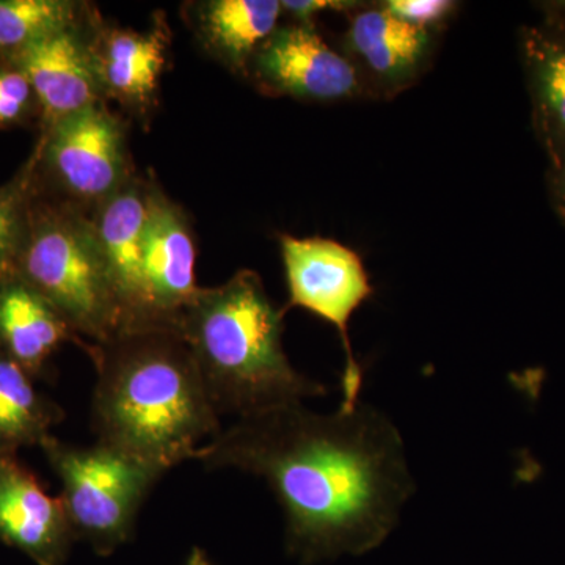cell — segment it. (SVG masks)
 <instances>
[{
  "label": "cell",
  "mask_w": 565,
  "mask_h": 565,
  "mask_svg": "<svg viewBox=\"0 0 565 565\" xmlns=\"http://www.w3.org/2000/svg\"><path fill=\"white\" fill-rule=\"evenodd\" d=\"M195 460L264 479L285 514L289 550L308 563L377 548L416 489L403 435L362 403L332 415L296 403L237 418Z\"/></svg>",
  "instance_id": "6da1fadb"
},
{
  "label": "cell",
  "mask_w": 565,
  "mask_h": 565,
  "mask_svg": "<svg viewBox=\"0 0 565 565\" xmlns=\"http://www.w3.org/2000/svg\"><path fill=\"white\" fill-rule=\"evenodd\" d=\"M88 355L98 375L92 405L96 444L163 475L195 460L221 434V416L180 330H121L92 345Z\"/></svg>",
  "instance_id": "7a4b0ae2"
},
{
  "label": "cell",
  "mask_w": 565,
  "mask_h": 565,
  "mask_svg": "<svg viewBox=\"0 0 565 565\" xmlns=\"http://www.w3.org/2000/svg\"><path fill=\"white\" fill-rule=\"evenodd\" d=\"M258 274L239 270L200 288L177 329L191 349L215 412L237 418L322 396L326 386L294 370L282 349V321Z\"/></svg>",
  "instance_id": "3957f363"
},
{
  "label": "cell",
  "mask_w": 565,
  "mask_h": 565,
  "mask_svg": "<svg viewBox=\"0 0 565 565\" xmlns=\"http://www.w3.org/2000/svg\"><path fill=\"white\" fill-rule=\"evenodd\" d=\"M21 273L77 338L99 345L125 330L90 212L71 206L41 218L22 252Z\"/></svg>",
  "instance_id": "277c9868"
},
{
  "label": "cell",
  "mask_w": 565,
  "mask_h": 565,
  "mask_svg": "<svg viewBox=\"0 0 565 565\" xmlns=\"http://www.w3.org/2000/svg\"><path fill=\"white\" fill-rule=\"evenodd\" d=\"M41 446L61 478L74 534L87 539L99 553L125 544L141 503L162 475L109 446L81 448L51 435Z\"/></svg>",
  "instance_id": "5b68a950"
},
{
  "label": "cell",
  "mask_w": 565,
  "mask_h": 565,
  "mask_svg": "<svg viewBox=\"0 0 565 565\" xmlns=\"http://www.w3.org/2000/svg\"><path fill=\"white\" fill-rule=\"evenodd\" d=\"M280 245L289 291V303L282 310L303 308L337 329L345 359L340 408L351 411L360 403L363 371L353 355L349 322L374 292L362 258L352 248L323 237L297 239L281 234Z\"/></svg>",
  "instance_id": "8992f818"
},
{
  "label": "cell",
  "mask_w": 565,
  "mask_h": 565,
  "mask_svg": "<svg viewBox=\"0 0 565 565\" xmlns=\"http://www.w3.org/2000/svg\"><path fill=\"white\" fill-rule=\"evenodd\" d=\"M46 158L77 207L92 212L132 177L121 121L98 102L50 126Z\"/></svg>",
  "instance_id": "52a82bcc"
},
{
  "label": "cell",
  "mask_w": 565,
  "mask_h": 565,
  "mask_svg": "<svg viewBox=\"0 0 565 565\" xmlns=\"http://www.w3.org/2000/svg\"><path fill=\"white\" fill-rule=\"evenodd\" d=\"M248 74L267 95L321 103L364 95L353 63L302 22L277 28L253 55Z\"/></svg>",
  "instance_id": "ba28073f"
},
{
  "label": "cell",
  "mask_w": 565,
  "mask_h": 565,
  "mask_svg": "<svg viewBox=\"0 0 565 565\" xmlns=\"http://www.w3.org/2000/svg\"><path fill=\"white\" fill-rule=\"evenodd\" d=\"M141 258V327L177 329L182 311L200 289L195 281V243L185 212L154 184L148 202Z\"/></svg>",
  "instance_id": "9c48e42d"
},
{
  "label": "cell",
  "mask_w": 565,
  "mask_h": 565,
  "mask_svg": "<svg viewBox=\"0 0 565 565\" xmlns=\"http://www.w3.org/2000/svg\"><path fill=\"white\" fill-rule=\"evenodd\" d=\"M437 32L397 20L381 3L352 11L344 55L359 71L364 95L388 99L411 88L433 61Z\"/></svg>",
  "instance_id": "30bf717a"
},
{
  "label": "cell",
  "mask_w": 565,
  "mask_h": 565,
  "mask_svg": "<svg viewBox=\"0 0 565 565\" xmlns=\"http://www.w3.org/2000/svg\"><path fill=\"white\" fill-rule=\"evenodd\" d=\"M11 55L14 68L28 77L47 125L102 102L90 40L81 35L77 25L41 36Z\"/></svg>",
  "instance_id": "8fae6325"
},
{
  "label": "cell",
  "mask_w": 565,
  "mask_h": 565,
  "mask_svg": "<svg viewBox=\"0 0 565 565\" xmlns=\"http://www.w3.org/2000/svg\"><path fill=\"white\" fill-rule=\"evenodd\" d=\"M151 182L136 174L90 212L126 329L143 326V232Z\"/></svg>",
  "instance_id": "7c38bea8"
},
{
  "label": "cell",
  "mask_w": 565,
  "mask_h": 565,
  "mask_svg": "<svg viewBox=\"0 0 565 565\" xmlns=\"http://www.w3.org/2000/svg\"><path fill=\"white\" fill-rule=\"evenodd\" d=\"M74 530L62 498L44 492L31 471L0 455V537L40 563L57 564Z\"/></svg>",
  "instance_id": "4fadbf2b"
},
{
  "label": "cell",
  "mask_w": 565,
  "mask_h": 565,
  "mask_svg": "<svg viewBox=\"0 0 565 565\" xmlns=\"http://www.w3.org/2000/svg\"><path fill=\"white\" fill-rule=\"evenodd\" d=\"M167 32L163 24L145 33L98 31L90 40V51L103 95L134 109H147L166 65Z\"/></svg>",
  "instance_id": "5bb4252c"
},
{
  "label": "cell",
  "mask_w": 565,
  "mask_h": 565,
  "mask_svg": "<svg viewBox=\"0 0 565 565\" xmlns=\"http://www.w3.org/2000/svg\"><path fill=\"white\" fill-rule=\"evenodd\" d=\"M533 128L550 166L565 154V31L525 25L519 32Z\"/></svg>",
  "instance_id": "9a60e30c"
},
{
  "label": "cell",
  "mask_w": 565,
  "mask_h": 565,
  "mask_svg": "<svg viewBox=\"0 0 565 565\" xmlns=\"http://www.w3.org/2000/svg\"><path fill=\"white\" fill-rule=\"evenodd\" d=\"M66 340L79 338L32 286L13 278L0 286V345L29 374L36 373Z\"/></svg>",
  "instance_id": "2e32d148"
},
{
  "label": "cell",
  "mask_w": 565,
  "mask_h": 565,
  "mask_svg": "<svg viewBox=\"0 0 565 565\" xmlns=\"http://www.w3.org/2000/svg\"><path fill=\"white\" fill-rule=\"evenodd\" d=\"M281 11L278 0H207L196 3L193 20L206 50L245 74L255 52L277 31Z\"/></svg>",
  "instance_id": "e0dca14e"
},
{
  "label": "cell",
  "mask_w": 565,
  "mask_h": 565,
  "mask_svg": "<svg viewBox=\"0 0 565 565\" xmlns=\"http://www.w3.org/2000/svg\"><path fill=\"white\" fill-rule=\"evenodd\" d=\"M61 419V408L40 396L28 371L0 349V455L43 444Z\"/></svg>",
  "instance_id": "ac0fdd59"
},
{
  "label": "cell",
  "mask_w": 565,
  "mask_h": 565,
  "mask_svg": "<svg viewBox=\"0 0 565 565\" xmlns=\"http://www.w3.org/2000/svg\"><path fill=\"white\" fill-rule=\"evenodd\" d=\"M77 3L65 0H0V50L25 44L77 25Z\"/></svg>",
  "instance_id": "d6986e66"
},
{
  "label": "cell",
  "mask_w": 565,
  "mask_h": 565,
  "mask_svg": "<svg viewBox=\"0 0 565 565\" xmlns=\"http://www.w3.org/2000/svg\"><path fill=\"white\" fill-rule=\"evenodd\" d=\"M381 6L397 20L415 28L440 31V25L452 17L459 3L451 0H386Z\"/></svg>",
  "instance_id": "ffe728a7"
},
{
  "label": "cell",
  "mask_w": 565,
  "mask_h": 565,
  "mask_svg": "<svg viewBox=\"0 0 565 565\" xmlns=\"http://www.w3.org/2000/svg\"><path fill=\"white\" fill-rule=\"evenodd\" d=\"M33 93L20 70L0 68V125L20 120L28 110Z\"/></svg>",
  "instance_id": "44dd1931"
},
{
  "label": "cell",
  "mask_w": 565,
  "mask_h": 565,
  "mask_svg": "<svg viewBox=\"0 0 565 565\" xmlns=\"http://www.w3.org/2000/svg\"><path fill=\"white\" fill-rule=\"evenodd\" d=\"M360 7H363V3L351 2V0H282L281 2V10L302 24H311L315 14L321 11L352 13Z\"/></svg>",
  "instance_id": "7402d4cb"
},
{
  "label": "cell",
  "mask_w": 565,
  "mask_h": 565,
  "mask_svg": "<svg viewBox=\"0 0 565 565\" xmlns=\"http://www.w3.org/2000/svg\"><path fill=\"white\" fill-rule=\"evenodd\" d=\"M18 244V214L13 199L0 193V269L13 256Z\"/></svg>",
  "instance_id": "603a6c76"
},
{
  "label": "cell",
  "mask_w": 565,
  "mask_h": 565,
  "mask_svg": "<svg viewBox=\"0 0 565 565\" xmlns=\"http://www.w3.org/2000/svg\"><path fill=\"white\" fill-rule=\"evenodd\" d=\"M546 182H548L550 202H552L553 211L556 212L557 218L565 226V154L555 166H550Z\"/></svg>",
  "instance_id": "cb8c5ba5"
},
{
  "label": "cell",
  "mask_w": 565,
  "mask_h": 565,
  "mask_svg": "<svg viewBox=\"0 0 565 565\" xmlns=\"http://www.w3.org/2000/svg\"><path fill=\"white\" fill-rule=\"evenodd\" d=\"M539 9L544 17L542 24L565 31V2H542Z\"/></svg>",
  "instance_id": "d4e9b609"
}]
</instances>
